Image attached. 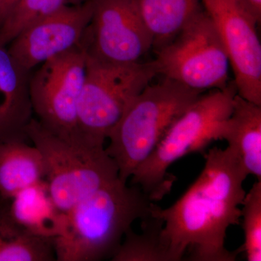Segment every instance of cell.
<instances>
[{
    "label": "cell",
    "mask_w": 261,
    "mask_h": 261,
    "mask_svg": "<svg viewBox=\"0 0 261 261\" xmlns=\"http://www.w3.org/2000/svg\"><path fill=\"white\" fill-rule=\"evenodd\" d=\"M203 169L172 205L163 209L152 202L150 211L162 219L161 240L172 261H234L226 249V232L241 221L248 174L228 147L204 153Z\"/></svg>",
    "instance_id": "cell-1"
},
{
    "label": "cell",
    "mask_w": 261,
    "mask_h": 261,
    "mask_svg": "<svg viewBox=\"0 0 261 261\" xmlns=\"http://www.w3.org/2000/svg\"><path fill=\"white\" fill-rule=\"evenodd\" d=\"M152 201L138 186L121 178L91 194L65 213L54 240L58 261H98L112 257L137 220L150 212Z\"/></svg>",
    "instance_id": "cell-2"
},
{
    "label": "cell",
    "mask_w": 261,
    "mask_h": 261,
    "mask_svg": "<svg viewBox=\"0 0 261 261\" xmlns=\"http://www.w3.org/2000/svg\"><path fill=\"white\" fill-rule=\"evenodd\" d=\"M238 94L234 82L224 89L201 95L173 122L153 152L135 170L130 185L140 187L152 200H161L171 190L172 177L168 168L187 154L204 152L221 130L232 110Z\"/></svg>",
    "instance_id": "cell-3"
},
{
    "label": "cell",
    "mask_w": 261,
    "mask_h": 261,
    "mask_svg": "<svg viewBox=\"0 0 261 261\" xmlns=\"http://www.w3.org/2000/svg\"><path fill=\"white\" fill-rule=\"evenodd\" d=\"M202 93L164 78L148 84L132 100L108 136L109 145L106 147L122 181L128 182L173 122Z\"/></svg>",
    "instance_id": "cell-4"
},
{
    "label": "cell",
    "mask_w": 261,
    "mask_h": 261,
    "mask_svg": "<svg viewBox=\"0 0 261 261\" xmlns=\"http://www.w3.org/2000/svg\"><path fill=\"white\" fill-rule=\"evenodd\" d=\"M27 138L40 151L49 193L63 213L119 178L118 168L105 145L53 133L33 118Z\"/></svg>",
    "instance_id": "cell-5"
},
{
    "label": "cell",
    "mask_w": 261,
    "mask_h": 261,
    "mask_svg": "<svg viewBox=\"0 0 261 261\" xmlns=\"http://www.w3.org/2000/svg\"><path fill=\"white\" fill-rule=\"evenodd\" d=\"M159 74L155 61L118 64L87 54L78 104V126L86 140L105 145L134 99Z\"/></svg>",
    "instance_id": "cell-6"
},
{
    "label": "cell",
    "mask_w": 261,
    "mask_h": 261,
    "mask_svg": "<svg viewBox=\"0 0 261 261\" xmlns=\"http://www.w3.org/2000/svg\"><path fill=\"white\" fill-rule=\"evenodd\" d=\"M159 74L203 92L228 84L230 62L212 20L202 8L172 40L155 51Z\"/></svg>",
    "instance_id": "cell-7"
},
{
    "label": "cell",
    "mask_w": 261,
    "mask_h": 261,
    "mask_svg": "<svg viewBox=\"0 0 261 261\" xmlns=\"http://www.w3.org/2000/svg\"><path fill=\"white\" fill-rule=\"evenodd\" d=\"M87 58V49L82 43L39 65L30 75L29 92L36 119L61 137L84 138L79 130L78 104Z\"/></svg>",
    "instance_id": "cell-8"
},
{
    "label": "cell",
    "mask_w": 261,
    "mask_h": 261,
    "mask_svg": "<svg viewBox=\"0 0 261 261\" xmlns=\"http://www.w3.org/2000/svg\"><path fill=\"white\" fill-rule=\"evenodd\" d=\"M92 1V18L82 42L87 54L106 63L140 62L153 41L135 0Z\"/></svg>",
    "instance_id": "cell-9"
},
{
    "label": "cell",
    "mask_w": 261,
    "mask_h": 261,
    "mask_svg": "<svg viewBox=\"0 0 261 261\" xmlns=\"http://www.w3.org/2000/svg\"><path fill=\"white\" fill-rule=\"evenodd\" d=\"M224 44L238 94L261 106V44L257 22L238 0H201Z\"/></svg>",
    "instance_id": "cell-10"
},
{
    "label": "cell",
    "mask_w": 261,
    "mask_h": 261,
    "mask_svg": "<svg viewBox=\"0 0 261 261\" xmlns=\"http://www.w3.org/2000/svg\"><path fill=\"white\" fill-rule=\"evenodd\" d=\"M92 0L68 5L38 19L10 43V54L31 70L82 44L92 18Z\"/></svg>",
    "instance_id": "cell-11"
},
{
    "label": "cell",
    "mask_w": 261,
    "mask_h": 261,
    "mask_svg": "<svg viewBox=\"0 0 261 261\" xmlns=\"http://www.w3.org/2000/svg\"><path fill=\"white\" fill-rule=\"evenodd\" d=\"M30 75V71L20 66L6 47L0 46V142L28 140L25 128L34 118Z\"/></svg>",
    "instance_id": "cell-12"
},
{
    "label": "cell",
    "mask_w": 261,
    "mask_h": 261,
    "mask_svg": "<svg viewBox=\"0 0 261 261\" xmlns=\"http://www.w3.org/2000/svg\"><path fill=\"white\" fill-rule=\"evenodd\" d=\"M221 140L238 158L247 174L261 180V106L235 95Z\"/></svg>",
    "instance_id": "cell-13"
},
{
    "label": "cell",
    "mask_w": 261,
    "mask_h": 261,
    "mask_svg": "<svg viewBox=\"0 0 261 261\" xmlns=\"http://www.w3.org/2000/svg\"><path fill=\"white\" fill-rule=\"evenodd\" d=\"M12 219L29 232L54 240L64 226L65 214L55 203L45 180L19 192L7 200Z\"/></svg>",
    "instance_id": "cell-14"
},
{
    "label": "cell",
    "mask_w": 261,
    "mask_h": 261,
    "mask_svg": "<svg viewBox=\"0 0 261 261\" xmlns=\"http://www.w3.org/2000/svg\"><path fill=\"white\" fill-rule=\"evenodd\" d=\"M27 140L0 142V198L8 200L19 192L45 180L42 154Z\"/></svg>",
    "instance_id": "cell-15"
},
{
    "label": "cell",
    "mask_w": 261,
    "mask_h": 261,
    "mask_svg": "<svg viewBox=\"0 0 261 261\" xmlns=\"http://www.w3.org/2000/svg\"><path fill=\"white\" fill-rule=\"evenodd\" d=\"M139 13L152 37L154 51L177 35L202 9L201 0H135Z\"/></svg>",
    "instance_id": "cell-16"
},
{
    "label": "cell",
    "mask_w": 261,
    "mask_h": 261,
    "mask_svg": "<svg viewBox=\"0 0 261 261\" xmlns=\"http://www.w3.org/2000/svg\"><path fill=\"white\" fill-rule=\"evenodd\" d=\"M56 260L53 240L35 236L17 224L0 198V261Z\"/></svg>",
    "instance_id": "cell-17"
},
{
    "label": "cell",
    "mask_w": 261,
    "mask_h": 261,
    "mask_svg": "<svg viewBox=\"0 0 261 261\" xmlns=\"http://www.w3.org/2000/svg\"><path fill=\"white\" fill-rule=\"evenodd\" d=\"M142 231H127L113 254V261H172L161 240L162 219L152 213L141 220Z\"/></svg>",
    "instance_id": "cell-18"
},
{
    "label": "cell",
    "mask_w": 261,
    "mask_h": 261,
    "mask_svg": "<svg viewBox=\"0 0 261 261\" xmlns=\"http://www.w3.org/2000/svg\"><path fill=\"white\" fill-rule=\"evenodd\" d=\"M86 0H21L16 9L0 27V46L6 47L29 24L68 5Z\"/></svg>",
    "instance_id": "cell-19"
},
{
    "label": "cell",
    "mask_w": 261,
    "mask_h": 261,
    "mask_svg": "<svg viewBox=\"0 0 261 261\" xmlns=\"http://www.w3.org/2000/svg\"><path fill=\"white\" fill-rule=\"evenodd\" d=\"M241 208L243 245L237 253L244 252L248 261L261 260V180L246 192Z\"/></svg>",
    "instance_id": "cell-20"
},
{
    "label": "cell",
    "mask_w": 261,
    "mask_h": 261,
    "mask_svg": "<svg viewBox=\"0 0 261 261\" xmlns=\"http://www.w3.org/2000/svg\"><path fill=\"white\" fill-rule=\"evenodd\" d=\"M21 0H0V27L16 9Z\"/></svg>",
    "instance_id": "cell-21"
},
{
    "label": "cell",
    "mask_w": 261,
    "mask_h": 261,
    "mask_svg": "<svg viewBox=\"0 0 261 261\" xmlns=\"http://www.w3.org/2000/svg\"><path fill=\"white\" fill-rule=\"evenodd\" d=\"M255 18L257 23H260L261 20V0H238Z\"/></svg>",
    "instance_id": "cell-22"
}]
</instances>
